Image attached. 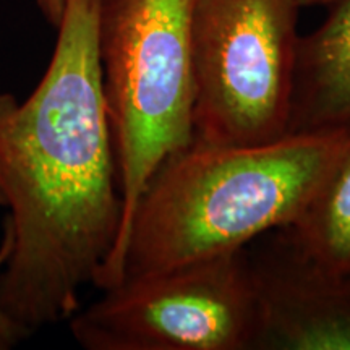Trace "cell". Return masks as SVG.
Here are the masks:
<instances>
[{
    "label": "cell",
    "instance_id": "1",
    "mask_svg": "<svg viewBox=\"0 0 350 350\" xmlns=\"http://www.w3.org/2000/svg\"><path fill=\"white\" fill-rule=\"evenodd\" d=\"M100 0H68L46 72L18 100L0 93V208L8 256L0 306L26 336L68 321L122 224L99 60Z\"/></svg>",
    "mask_w": 350,
    "mask_h": 350
},
{
    "label": "cell",
    "instance_id": "2",
    "mask_svg": "<svg viewBox=\"0 0 350 350\" xmlns=\"http://www.w3.org/2000/svg\"><path fill=\"white\" fill-rule=\"evenodd\" d=\"M349 133L286 135L253 146L191 142L172 152L139 195L116 284L229 255L292 226Z\"/></svg>",
    "mask_w": 350,
    "mask_h": 350
},
{
    "label": "cell",
    "instance_id": "3",
    "mask_svg": "<svg viewBox=\"0 0 350 350\" xmlns=\"http://www.w3.org/2000/svg\"><path fill=\"white\" fill-rule=\"evenodd\" d=\"M196 0H100L99 60L122 196L113 250L94 279H119L131 214L165 157L193 142V51Z\"/></svg>",
    "mask_w": 350,
    "mask_h": 350
},
{
    "label": "cell",
    "instance_id": "4",
    "mask_svg": "<svg viewBox=\"0 0 350 350\" xmlns=\"http://www.w3.org/2000/svg\"><path fill=\"white\" fill-rule=\"evenodd\" d=\"M297 0H196L193 142L253 146L288 131Z\"/></svg>",
    "mask_w": 350,
    "mask_h": 350
},
{
    "label": "cell",
    "instance_id": "5",
    "mask_svg": "<svg viewBox=\"0 0 350 350\" xmlns=\"http://www.w3.org/2000/svg\"><path fill=\"white\" fill-rule=\"evenodd\" d=\"M100 292L68 319L86 350H253L258 304L247 248Z\"/></svg>",
    "mask_w": 350,
    "mask_h": 350
},
{
    "label": "cell",
    "instance_id": "6",
    "mask_svg": "<svg viewBox=\"0 0 350 350\" xmlns=\"http://www.w3.org/2000/svg\"><path fill=\"white\" fill-rule=\"evenodd\" d=\"M247 256L258 304L253 350H350V274L321 268L282 229Z\"/></svg>",
    "mask_w": 350,
    "mask_h": 350
},
{
    "label": "cell",
    "instance_id": "7",
    "mask_svg": "<svg viewBox=\"0 0 350 350\" xmlns=\"http://www.w3.org/2000/svg\"><path fill=\"white\" fill-rule=\"evenodd\" d=\"M299 39L287 135L350 131V0Z\"/></svg>",
    "mask_w": 350,
    "mask_h": 350
},
{
    "label": "cell",
    "instance_id": "8",
    "mask_svg": "<svg viewBox=\"0 0 350 350\" xmlns=\"http://www.w3.org/2000/svg\"><path fill=\"white\" fill-rule=\"evenodd\" d=\"M282 230L321 268L350 274V133L317 195Z\"/></svg>",
    "mask_w": 350,
    "mask_h": 350
},
{
    "label": "cell",
    "instance_id": "9",
    "mask_svg": "<svg viewBox=\"0 0 350 350\" xmlns=\"http://www.w3.org/2000/svg\"><path fill=\"white\" fill-rule=\"evenodd\" d=\"M8 256V243L2 237V245H0V273H2L3 265H5ZM28 336L21 331L20 326H16L10 318L7 317L5 312L0 306V350H10L16 347L21 340H25Z\"/></svg>",
    "mask_w": 350,
    "mask_h": 350
},
{
    "label": "cell",
    "instance_id": "10",
    "mask_svg": "<svg viewBox=\"0 0 350 350\" xmlns=\"http://www.w3.org/2000/svg\"><path fill=\"white\" fill-rule=\"evenodd\" d=\"M67 2L68 0H36V5L41 10L44 18L47 20V23L57 28L64 16Z\"/></svg>",
    "mask_w": 350,
    "mask_h": 350
},
{
    "label": "cell",
    "instance_id": "11",
    "mask_svg": "<svg viewBox=\"0 0 350 350\" xmlns=\"http://www.w3.org/2000/svg\"><path fill=\"white\" fill-rule=\"evenodd\" d=\"M331 2H334V0H297V3H299L300 8L318 7V5H329Z\"/></svg>",
    "mask_w": 350,
    "mask_h": 350
}]
</instances>
